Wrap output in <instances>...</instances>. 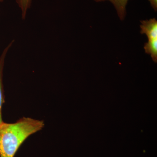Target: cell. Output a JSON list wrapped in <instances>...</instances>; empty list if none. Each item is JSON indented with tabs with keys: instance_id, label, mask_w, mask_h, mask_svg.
<instances>
[{
	"instance_id": "cell-2",
	"label": "cell",
	"mask_w": 157,
	"mask_h": 157,
	"mask_svg": "<svg viewBox=\"0 0 157 157\" xmlns=\"http://www.w3.org/2000/svg\"><path fill=\"white\" fill-rule=\"evenodd\" d=\"M14 43V40L11 41L6 46V48H4L0 56V125L4 122L2 117V108L5 101L3 82V72H4V67H5V61H6L7 54Z\"/></svg>"
},
{
	"instance_id": "cell-8",
	"label": "cell",
	"mask_w": 157,
	"mask_h": 157,
	"mask_svg": "<svg viewBox=\"0 0 157 157\" xmlns=\"http://www.w3.org/2000/svg\"><path fill=\"white\" fill-rule=\"evenodd\" d=\"M3 1H4V0H0V2H3Z\"/></svg>"
},
{
	"instance_id": "cell-5",
	"label": "cell",
	"mask_w": 157,
	"mask_h": 157,
	"mask_svg": "<svg viewBox=\"0 0 157 157\" xmlns=\"http://www.w3.org/2000/svg\"><path fill=\"white\" fill-rule=\"evenodd\" d=\"M144 49L145 52L151 55L153 60L157 62V39H148V42L145 43Z\"/></svg>"
},
{
	"instance_id": "cell-7",
	"label": "cell",
	"mask_w": 157,
	"mask_h": 157,
	"mask_svg": "<svg viewBox=\"0 0 157 157\" xmlns=\"http://www.w3.org/2000/svg\"><path fill=\"white\" fill-rule=\"evenodd\" d=\"M151 4L152 8L155 11H156L157 10V0H148Z\"/></svg>"
},
{
	"instance_id": "cell-3",
	"label": "cell",
	"mask_w": 157,
	"mask_h": 157,
	"mask_svg": "<svg viewBox=\"0 0 157 157\" xmlns=\"http://www.w3.org/2000/svg\"><path fill=\"white\" fill-rule=\"evenodd\" d=\"M140 33L145 34L148 39H157V21L155 18L141 21Z\"/></svg>"
},
{
	"instance_id": "cell-4",
	"label": "cell",
	"mask_w": 157,
	"mask_h": 157,
	"mask_svg": "<svg viewBox=\"0 0 157 157\" xmlns=\"http://www.w3.org/2000/svg\"><path fill=\"white\" fill-rule=\"evenodd\" d=\"M96 2H104L109 1L112 3L115 7L120 19L124 20L126 14V7L128 0H94Z\"/></svg>"
},
{
	"instance_id": "cell-1",
	"label": "cell",
	"mask_w": 157,
	"mask_h": 157,
	"mask_svg": "<svg viewBox=\"0 0 157 157\" xmlns=\"http://www.w3.org/2000/svg\"><path fill=\"white\" fill-rule=\"evenodd\" d=\"M43 121L24 117L14 123L0 125V157H14L20 147L31 135L42 130Z\"/></svg>"
},
{
	"instance_id": "cell-6",
	"label": "cell",
	"mask_w": 157,
	"mask_h": 157,
	"mask_svg": "<svg viewBox=\"0 0 157 157\" xmlns=\"http://www.w3.org/2000/svg\"><path fill=\"white\" fill-rule=\"evenodd\" d=\"M21 11V18L25 19L28 11L30 8L32 0H15Z\"/></svg>"
}]
</instances>
